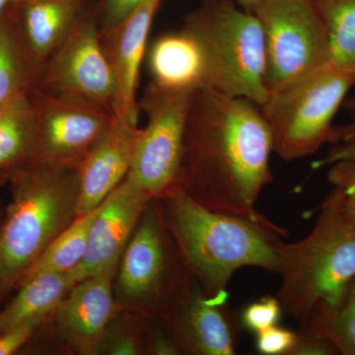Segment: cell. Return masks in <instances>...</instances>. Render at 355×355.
I'll return each instance as SVG.
<instances>
[{
  "label": "cell",
  "instance_id": "obj_38",
  "mask_svg": "<svg viewBox=\"0 0 355 355\" xmlns=\"http://www.w3.org/2000/svg\"><path fill=\"white\" fill-rule=\"evenodd\" d=\"M3 291V286H2L1 279H0V292Z\"/></svg>",
  "mask_w": 355,
  "mask_h": 355
},
{
  "label": "cell",
  "instance_id": "obj_16",
  "mask_svg": "<svg viewBox=\"0 0 355 355\" xmlns=\"http://www.w3.org/2000/svg\"><path fill=\"white\" fill-rule=\"evenodd\" d=\"M112 275H100L77 282L58 305V331L77 354H97L113 319Z\"/></svg>",
  "mask_w": 355,
  "mask_h": 355
},
{
  "label": "cell",
  "instance_id": "obj_9",
  "mask_svg": "<svg viewBox=\"0 0 355 355\" xmlns=\"http://www.w3.org/2000/svg\"><path fill=\"white\" fill-rule=\"evenodd\" d=\"M193 91L168 90L150 83L139 101L147 123L139 128L128 177L153 200L176 188Z\"/></svg>",
  "mask_w": 355,
  "mask_h": 355
},
{
  "label": "cell",
  "instance_id": "obj_1",
  "mask_svg": "<svg viewBox=\"0 0 355 355\" xmlns=\"http://www.w3.org/2000/svg\"><path fill=\"white\" fill-rule=\"evenodd\" d=\"M259 108L207 86L196 89L175 190L214 211L270 222L256 207L273 180L272 133Z\"/></svg>",
  "mask_w": 355,
  "mask_h": 355
},
{
  "label": "cell",
  "instance_id": "obj_32",
  "mask_svg": "<svg viewBox=\"0 0 355 355\" xmlns=\"http://www.w3.org/2000/svg\"><path fill=\"white\" fill-rule=\"evenodd\" d=\"M41 324L39 322H31L14 327L0 334V355L15 354L31 338L34 331Z\"/></svg>",
  "mask_w": 355,
  "mask_h": 355
},
{
  "label": "cell",
  "instance_id": "obj_13",
  "mask_svg": "<svg viewBox=\"0 0 355 355\" xmlns=\"http://www.w3.org/2000/svg\"><path fill=\"white\" fill-rule=\"evenodd\" d=\"M227 302V292L209 295L200 284L198 287L191 286L167 319L181 352L197 355L235 354L243 326L237 313Z\"/></svg>",
  "mask_w": 355,
  "mask_h": 355
},
{
  "label": "cell",
  "instance_id": "obj_33",
  "mask_svg": "<svg viewBox=\"0 0 355 355\" xmlns=\"http://www.w3.org/2000/svg\"><path fill=\"white\" fill-rule=\"evenodd\" d=\"M148 352L150 354L155 355H175L181 354L179 345L175 340L172 331L170 334L153 328L148 336Z\"/></svg>",
  "mask_w": 355,
  "mask_h": 355
},
{
  "label": "cell",
  "instance_id": "obj_18",
  "mask_svg": "<svg viewBox=\"0 0 355 355\" xmlns=\"http://www.w3.org/2000/svg\"><path fill=\"white\" fill-rule=\"evenodd\" d=\"M153 81L168 90L193 91L205 86L202 51L191 35L182 29L154 42L148 55Z\"/></svg>",
  "mask_w": 355,
  "mask_h": 355
},
{
  "label": "cell",
  "instance_id": "obj_15",
  "mask_svg": "<svg viewBox=\"0 0 355 355\" xmlns=\"http://www.w3.org/2000/svg\"><path fill=\"white\" fill-rule=\"evenodd\" d=\"M139 132L137 125L116 116L86 154L78 166L80 193L77 216L100 207L128 176Z\"/></svg>",
  "mask_w": 355,
  "mask_h": 355
},
{
  "label": "cell",
  "instance_id": "obj_29",
  "mask_svg": "<svg viewBox=\"0 0 355 355\" xmlns=\"http://www.w3.org/2000/svg\"><path fill=\"white\" fill-rule=\"evenodd\" d=\"M329 182L343 193V202L347 214L355 220V162L340 161L331 165Z\"/></svg>",
  "mask_w": 355,
  "mask_h": 355
},
{
  "label": "cell",
  "instance_id": "obj_11",
  "mask_svg": "<svg viewBox=\"0 0 355 355\" xmlns=\"http://www.w3.org/2000/svg\"><path fill=\"white\" fill-rule=\"evenodd\" d=\"M37 163L78 167L113 123L114 114L89 103L36 92Z\"/></svg>",
  "mask_w": 355,
  "mask_h": 355
},
{
  "label": "cell",
  "instance_id": "obj_19",
  "mask_svg": "<svg viewBox=\"0 0 355 355\" xmlns=\"http://www.w3.org/2000/svg\"><path fill=\"white\" fill-rule=\"evenodd\" d=\"M41 72L28 50L20 25V3L0 15V106L33 94Z\"/></svg>",
  "mask_w": 355,
  "mask_h": 355
},
{
  "label": "cell",
  "instance_id": "obj_6",
  "mask_svg": "<svg viewBox=\"0 0 355 355\" xmlns=\"http://www.w3.org/2000/svg\"><path fill=\"white\" fill-rule=\"evenodd\" d=\"M355 78L328 62L279 90L260 107L272 137L273 153L297 160L331 144L334 120Z\"/></svg>",
  "mask_w": 355,
  "mask_h": 355
},
{
  "label": "cell",
  "instance_id": "obj_5",
  "mask_svg": "<svg viewBox=\"0 0 355 355\" xmlns=\"http://www.w3.org/2000/svg\"><path fill=\"white\" fill-rule=\"evenodd\" d=\"M182 29L198 42L205 64V86L261 107L268 97L265 38L254 13L232 0H205Z\"/></svg>",
  "mask_w": 355,
  "mask_h": 355
},
{
  "label": "cell",
  "instance_id": "obj_10",
  "mask_svg": "<svg viewBox=\"0 0 355 355\" xmlns=\"http://www.w3.org/2000/svg\"><path fill=\"white\" fill-rule=\"evenodd\" d=\"M36 91L89 103L116 116V76L103 48L92 4L44 64Z\"/></svg>",
  "mask_w": 355,
  "mask_h": 355
},
{
  "label": "cell",
  "instance_id": "obj_21",
  "mask_svg": "<svg viewBox=\"0 0 355 355\" xmlns=\"http://www.w3.org/2000/svg\"><path fill=\"white\" fill-rule=\"evenodd\" d=\"M10 304L0 313V334L19 324H43L74 286L69 273L37 272L27 275Z\"/></svg>",
  "mask_w": 355,
  "mask_h": 355
},
{
  "label": "cell",
  "instance_id": "obj_34",
  "mask_svg": "<svg viewBox=\"0 0 355 355\" xmlns=\"http://www.w3.org/2000/svg\"><path fill=\"white\" fill-rule=\"evenodd\" d=\"M232 1L237 3L238 6L244 9V10L253 12L254 7L258 6L261 0H232Z\"/></svg>",
  "mask_w": 355,
  "mask_h": 355
},
{
  "label": "cell",
  "instance_id": "obj_27",
  "mask_svg": "<svg viewBox=\"0 0 355 355\" xmlns=\"http://www.w3.org/2000/svg\"><path fill=\"white\" fill-rule=\"evenodd\" d=\"M141 0H92V10L100 32L107 31L132 12Z\"/></svg>",
  "mask_w": 355,
  "mask_h": 355
},
{
  "label": "cell",
  "instance_id": "obj_12",
  "mask_svg": "<svg viewBox=\"0 0 355 355\" xmlns=\"http://www.w3.org/2000/svg\"><path fill=\"white\" fill-rule=\"evenodd\" d=\"M153 200L128 176L100 205L83 263L69 272L74 284L100 275L114 277L148 203Z\"/></svg>",
  "mask_w": 355,
  "mask_h": 355
},
{
  "label": "cell",
  "instance_id": "obj_31",
  "mask_svg": "<svg viewBox=\"0 0 355 355\" xmlns=\"http://www.w3.org/2000/svg\"><path fill=\"white\" fill-rule=\"evenodd\" d=\"M338 349L331 340L315 334L304 326L297 333V340L291 355H338Z\"/></svg>",
  "mask_w": 355,
  "mask_h": 355
},
{
  "label": "cell",
  "instance_id": "obj_26",
  "mask_svg": "<svg viewBox=\"0 0 355 355\" xmlns=\"http://www.w3.org/2000/svg\"><path fill=\"white\" fill-rule=\"evenodd\" d=\"M297 340V333L275 326L257 333L256 347L259 354L291 355Z\"/></svg>",
  "mask_w": 355,
  "mask_h": 355
},
{
  "label": "cell",
  "instance_id": "obj_24",
  "mask_svg": "<svg viewBox=\"0 0 355 355\" xmlns=\"http://www.w3.org/2000/svg\"><path fill=\"white\" fill-rule=\"evenodd\" d=\"M99 209L98 207L92 211L77 216L44 250L27 275L43 272L69 273L76 270L85 257L89 233Z\"/></svg>",
  "mask_w": 355,
  "mask_h": 355
},
{
  "label": "cell",
  "instance_id": "obj_28",
  "mask_svg": "<svg viewBox=\"0 0 355 355\" xmlns=\"http://www.w3.org/2000/svg\"><path fill=\"white\" fill-rule=\"evenodd\" d=\"M331 147L321 160L317 161L314 168L331 166L340 161L355 162V123L336 128Z\"/></svg>",
  "mask_w": 355,
  "mask_h": 355
},
{
  "label": "cell",
  "instance_id": "obj_36",
  "mask_svg": "<svg viewBox=\"0 0 355 355\" xmlns=\"http://www.w3.org/2000/svg\"><path fill=\"white\" fill-rule=\"evenodd\" d=\"M347 108L350 110V111L354 112L355 113V98L354 99L349 100L347 102Z\"/></svg>",
  "mask_w": 355,
  "mask_h": 355
},
{
  "label": "cell",
  "instance_id": "obj_7",
  "mask_svg": "<svg viewBox=\"0 0 355 355\" xmlns=\"http://www.w3.org/2000/svg\"><path fill=\"white\" fill-rule=\"evenodd\" d=\"M153 200L121 257L119 293L125 304L167 320L190 291L191 273L166 225L162 209Z\"/></svg>",
  "mask_w": 355,
  "mask_h": 355
},
{
  "label": "cell",
  "instance_id": "obj_3",
  "mask_svg": "<svg viewBox=\"0 0 355 355\" xmlns=\"http://www.w3.org/2000/svg\"><path fill=\"white\" fill-rule=\"evenodd\" d=\"M279 298L282 310L301 324L319 304H335L355 275V220L340 188L327 196L314 227L298 242H277Z\"/></svg>",
  "mask_w": 355,
  "mask_h": 355
},
{
  "label": "cell",
  "instance_id": "obj_22",
  "mask_svg": "<svg viewBox=\"0 0 355 355\" xmlns=\"http://www.w3.org/2000/svg\"><path fill=\"white\" fill-rule=\"evenodd\" d=\"M301 326L328 338L340 354L355 355V275L335 304L317 305Z\"/></svg>",
  "mask_w": 355,
  "mask_h": 355
},
{
  "label": "cell",
  "instance_id": "obj_37",
  "mask_svg": "<svg viewBox=\"0 0 355 355\" xmlns=\"http://www.w3.org/2000/svg\"><path fill=\"white\" fill-rule=\"evenodd\" d=\"M7 180V177L1 171H0V184H4Z\"/></svg>",
  "mask_w": 355,
  "mask_h": 355
},
{
  "label": "cell",
  "instance_id": "obj_30",
  "mask_svg": "<svg viewBox=\"0 0 355 355\" xmlns=\"http://www.w3.org/2000/svg\"><path fill=\"white\" fill-rule=\"evenodd\" d=\"M137 355L144 354L141 340L132 330L121 329L109 336L105 334L97 354Z\"/></svg>",
  "mask_w": 355,
  "mask_h": 355
},
{
  "label": "cell",
  "instance_id": "obj_17",
  "mask_svg": "<svg viewBox=\"0 0 355 355\" xmlns=\"http://www.w3.org/2000/svg\"><path fill=\"white\" fill-rule=\"evenodd\" d=\"M91 4L92 0H29L20 3L21 30L41 74Z\"/></svg>",
  "mask_w": 355,
  "mask_h": 355
},
{
  "label": "cell",
  "instance_id": "obj_20",
  "mask_svg": "<svg viewBox=\"0 0 355 355\" xmlns=\"http://www.w3.org/2000/svg\"><path fill=\"white\" fill-rule=\"evenodd\" d=\"M31 95L0 106V171L7 179L37 163L38 128Z\"/></svg>",
  "mask_w": 355,
  "mask_h": 355
},
{
  "label": "cell",
  "instance_id": "obj_8",
  "mask_svg": "<svg viewBox=\"0 0 355 355\" xmlns=\"http://www.w3.org/2000/svg\"><path fill=\"white\" fill-rule=\"evenodd\" d=\"M252 13L265 38L268 94L328 64V33L314 0H261Z\"/></svg>",
  "mask_w": 355,
  "mask_h": 355
},
{
  "label": "cell",
  "instance_id": "obj_4",
  "mask_svg": "<svg viewBox=\"0 0 355 355\" xmlns=\"http://www.w3.org/2000/svg\"><path fill=\"white\" fill-rule=\"evenodd\" d=\"M12 202L0 232L3 291L20 284L51 243L77 217L78 167L35 163L13 177Z\"/></svg>",
  "mask_w": 355,
  "mask_h": 355
},
{
  "label": "cell",
  "instance_id": "obj_25",
  "mask_svg": "<svg viewBox=\"0 0 355 355\" xmlns=\"http://www.w3.org/2000/svg\"><path fill=\"white\" fill-rule=\"evenodd\" d=\"M282 311L279 298L266 296L247 306L240 320L244 328L257 334L277 324Z\"/></svg>",
  "mask_w": 355,
  "mask_h": 355
},
{
  "label": "cell",
  "instance_id": "obj_14",
  "mask_svg": "<svg viewBox=\"0 0 355 355\" xmlns=\"http://www.w3.org/2000/svg\"><path fill=\"white\" fill-rule=\"evenodd\" d=\"M162 0H141L139 6L107 31L100 32L103 48L108 57L118 86L116 118L137 125L139 121V70L147 41Z\"/></svg>",
  "mask_w": 355,
  "mask_h": 355
},
{
  "label": "cell",
  "instance_id": "obj_23",
  "mask_svg": "<svg viewBox=\"0 0 355 355\" xmlns=\"http://www.w3.org/2000/svg\"><path fill=\"white\" fill-rule=\"evenodd\" d=\"M328 33L329 62L355 78V0H314Z\"/></svg>",
  "mask_w": 355,
  "mask_h": 355
},
{
  "label": "cell",
  "instance_id": "obj_35",
  "mask_svg": "<svg viewBox=\"0 0 355 355\" xmlns=\"http://www.w3.org/2000/svg\"><path fill=\"white\" fill-rule=\"evenodd\" d=\"M29 1V0H0V15L13 4L23 3V2Z\"/></svg>",
  "mask_w": 355,
  "mask_h": 355
},
{
  "label": "cell",
  "instance_id": "obj_2",
  "mask_svg": "<svg viewBox=\"0 0 355 355\" xmlns=\"http://www.w3.org/2000/svg\"><path fill=\"white\" fill-rule=\"evenodd\" d=\"M160 200L184 263L209 295L227 292L233 275L245 266L279 273L277 242L286 237V229L207 209L180 190Z\"/></svg>",
  "mask_w": 355,
  "mask_h": 355
}]
</instances>
